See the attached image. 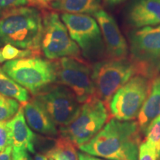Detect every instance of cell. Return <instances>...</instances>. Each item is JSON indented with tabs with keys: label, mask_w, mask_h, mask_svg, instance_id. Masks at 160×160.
<instances>
[{
	"label": "cell",
	"mask_w": 160,
	"mask_h": 160,
	"mask_svg": "<svg viewBox=\"0 0 160 160\" xmlns=\"http://www.w3.org/2000/svg\"><path fill=\"white\" fill-rule=\"evenodd\" d=\"M137 121L111 118L95 137L78 147L81 151L108 160H138L140 145Z\"/></svg>",
	"instance_id": "6da1fadb"
},
{
	"label": "cell",
	"mask_w": 160,
	"mask_h": 160,
	"mask_svg": "<svg viewBox=\"0 0 160 160\" xmlns=\"http://www.w3.org/2000/svg\"><path fill=\"white\" fill-rule=\"evenodd\" d=\"M43 13L32 6L11 10L0 17V48L11 45L21 49L41 51Z\"/></svg>",
	"instance_id": "7a4b0ae2"
},
{
	"label": "cell",
	"mask_w": 160,
	"mask_h": 160,
	"mask_svg": "<svg viewBox=\"0 0 160 160\" xmlns=\"http://www.w3.org/2000/svg\"><path fill=\"white\" fill-rule=\"evenodd\" d=\"M2 69L33 96L57 83L55 60L35 56L10 60L4 64Z\"/></svg>",
	"instance_id": "3957f363"
},
{
	"label": "cell",
	"mask_w": 160,
	"mask_h": 160,
	"mask_svg": "<svg viewBox=\"0 0 160 160\" xmlns=\"http://www.w3.org/2000/svg\"><path fill=\"white\" fill-rule=\"evenodd\" d=\"M128 37L130 59L137 75L153 79L160 72V25L137 28Z\"/></svg>",
	"instance_id": "277c9868"
},
{
	"label": "cell",
	"mask_w": 160,
	"mask_h": 160,
	"mask_svg": "<svg viewBox=\"0 0 160 160\" xmlns=\"http://www.w3.org/2000/svg\"><path fill=\"white\" fill-rule=\"evenodd\" d=\"M110 118L108 108L97 96L82 104L74 119L65 127L60 128V135L77 147L84 145L95 137Z\"/></svg>",
	"instance_id": "5b68a950"
},
{
	"label": "cell",
	"mask_w": 160,
	"mask_h": 160,
	"mask_svg": "<svg viewBox=\"0 0 160 160\" xmlns=\"http://www.w3.org/2000/svg\"><path fill=\"white\" fill-rule=\"evenodd\" d=\"M135 75L137 70L131 59L109 58L96 62L91 75L96 96L108 108L116 92Z\"/></svg>",
	"instance_id": "8992f818"
},
{
	"label": "cell",
	"mask_w": 160,
	"mask_h": 160,
	"mask_svg": "<svg viewBox=\"0 0 160 160\" xmlns=\"http://www.w3.org/2000/svg\"><path fill=\"white\" fill-rule=\"evenodd\" d=\"M69 34L87 60L100 61L106 53L101 30L91 16L63 13L60 16Z\"/></svg>",
	"instance_id": "52a82bcc"
},
{
	"label": "cell",
	"mask_w": 160,
	"mask_h": 160,
	"mask_svg": "<svg viewBox=\"0 0 160 160\" xmlns=\"http://www.w3.org/2000/svg\"><path fill=\"white\" fill-rule=\"evenodd\" d=\"M40 49L44 56L50 60L64 57L82 59L79 46L71 37L65 25L55 12L43 13Z\"/></svg>",
	"instance_id": "ba28073f"
},
{
	"label": "cell",
	"mask_w": 160,
	"mask_h": 160,
	"mask_svg": "<svg viewBox=\"0 0 160 160\" xmlns=\"http://www.w3.org/2000/svg\"><path fill=\"white\" fill-rule=\"evenodd\" d=\"M153 79L135 75L114 93L108 105L113 118L120 121H133L145 103Z\"/></svg>",
	"instance_id": "9c48e42d"
},
{
	"label": "cell",
	"mask_w": 160,
	"mask_h": 160,
	"mask_svg": "<svg viewBox=\"0 0 160 160\" xmlns=\"http://www.w3.org/2000/svg\"><path fill=\"white\" fill-rule=\"evenodd\" d=\"M57 83L68 88L80 104L96 96L92 68L82 59L64 57L55 60Z\"/></svg>",
	"instance_id": "30bf717a"
},
{
	"label": "cell",
	"mask_w": 160,
	"mask_h": 160,
	"mask_svg": "<svg viewBox=\"0 0 160 160\" xmlns=\"http://www.w3.org/2000/svg\"><path fill=\"white\" fill-rule=\"evenodd\" d=\"M57 126L65 127L77 117L82 104L68 88L60 84L49 86L33 96Z\"/></svg>",
	"instance_id": "8fae6325"
},
{
	"label": "cell",
	"mask_w": 160,
	"mask_h": 160,
	"mask_svg": "<svg viewBox=\"0 0 160 160\" xmlns=\"http://www.w3.org/2000/svg\"><path fill=\"white\" fill-rule=\"evenodd\" d=\"M94 17L101 30L108 57L111 59L127 58L128 46L115 19L102 9L98 11Z\"/></svg>",
	"instance_id": "7c38bea8"
},
{
	"label": "cell",
	"mask_w": 160,
	"mask_h": 160,
	"mask_svg": "<svg viewBox=\"0 0 160 160\" xmlns=\"http://www.w3.org/2000/svg\"><path fill=\"white\" fill-rule=\"evenodd\" d=\"M125 17L128 24L134 28L160 25V0H132Z\"/></svg>",
	"instance_id": "4fadbf2b"
},
{
	"label": "cell",
	"mask_w": 160,
	"mask_h": 160,
	"mask_svg": "<svg viewBox=\"0 0 160 160\" xmlns=\"http://www.w3.org/2000/svg\"><path fill=\"white\" fill-rule=\"evenodd\" d=\"M22 107L26 122L33 131L51 137L58 134L57 125L36 98L22 104Z\"/></svg>",
	"instance_id": "5bb4252c"
},
{
	"label": "cell",
	"mask_w": 160,
	"mask_h": 160,
	"mask_svg": "<svg viewBox=\"0 0 160 160\" xmlns=\"http://www.w3.org/2000/svg\"><path fill=\"white\" fill-rule=\"evenodd\" d=\"M9 131L13 148L25 149L31 153H35L34 141L36 135L26 122L22 105L16 115L6 122Z\"/></svg>",
	"instance_id": "9a60e30c"
},
{
	"label": "cell",
	"mask_w": 160,
	"mask_h": 160,
	"mask_svg": "<svg viewBox=\"0 0 160 160\" xmlns=\"http://www.w3.org/2000/svg\"><path fill=\"white\" fill-rule=\"evenodd\" d=\"M160 116V77L152 82L151 91L137 117L140 132L145 133L150 123Z\"/></svg>",
	"instance_id": "2e32d148"
},
{
	"label": "cell",
	"mask_w": 160,
	"mask_h": 160,
	"mask_svg": "<svg viewBox=\"0 0 160 160\" xmlns=\"http://www.w3.org/2000/svg\"><path fill=\"white\" fill-rule=\"evenodd\" d=\"M102 0H56L48 5L64 13L94 16L102 9Z\"/></svg>",
	"instance_id": "e0dca14e"
},
{
	"label": "cell",
	"mask_w": 160,
	"mask_h": 160,
	"mask_svg": "<svg viewBox=\"0 0 160 160\" xmlns=\"http://www.w3.org/2000/svg\"><path fill=\"white\" fill-rule=\"evenodd\" d=\"M0 93L5 97L13 98L21 104L30 99L29 92L11 79L0 67Z\"/></svg>",
	"instance_id": "ac0fdd59"
},
{
	"label": "cell",
	"mask_w": 160,
	"mask_h": 160,
	"mask_svg": "<svg viewBox=\"0 0 160 160\" xmlns=\"http://www.w3.org/2000/svg\"><path fill=\"white\" fill-rule=\"evenodd\" d=\"M76 148L77 146L71 140L60 135L46 156L54 160H79Z\"/></svg>",
	"instance_id": "d6986e66"
},
{
	"label": "cell",
	"mask_w": 160,
	"mask_h": 160,
	"mask_svg": "<svg viewBox=\"0 0 160 160\" xmlns=\"http://www.w3.org/2000/svg\"><path fill=\"white\" fill-rule=\"evenodd\" d=\"M145 134V142L153 149L157 160H159L160 159V116L150 123Z\"/></svg>",
	"instance_id": "ffe728a7"
},
{
	"label": "cell",
	"mask_w": 160,
	"mask_h": 160,
	"mask_svg": "<svg viewBox=\"0 0 160 160\" xmlns=\"http://www.w3.org/2000/svg\"><path fill=\"white\" fill-rule=\"evenodd\" d=\"M19 108L20 104L17 100L0 93V122L13 118Z\"/></svg>",
	"instance_id": "44dd1931"
},
{
	"label": "cell",
	"mask_w": 160,
	"mask_h": 160,
	"mask_svg": "<svg viewBox=\"0 0 160 160\" xmlns=\"http://www.w3.org/2000/svg\"><path fill=\"white\" fill-rule=\"evenodd\" d=\"M2 53L4 59L8 61L10 60H14L18 59H24V58H28L31 57L38 56L39 53L33 51L31 50L21 49L19 48L15 47L11 45H5L2 48Z\"/></svg>",
	"instance_id": "7402d4cb"
},
{
	"label": "cell",
	"mask_w": 160,
	"mask_h": 160,
	"mask_svg": "<svg viewBox=\"0 0 160 160\" xmlns=\"http://www.w3.org/2000/svg\"><path fill=\"white\" fill-rule=\"evenodd\" d=\"M39 5L35 0H0V17L5 13L17 8Z\"/></svg>",
	"instance_id": "603a6c76"
},
{
	"label": "cell",
	"mask_w": 160,
	"mask_h": 160,
	"mask_svg": "<svg viewBox=\"0 0 160 160\" xmlns=\"http://www.w3.org/2000/svg\"><path fill=\"white\" fill-rule=\"evenodd\" d=\"M138 160H157L155 151L146 142L140 144Z\"/></svg>",
	"instance_id": "cb8c5ba5"
},
{
	"label": "cell",
	"mask_w": 160,
	"mask_h": 160,
	"mask_svg": "<svg viewBox=\"0 0 160 160\" xmlns=\"http://www.w3.org/2000/svg\"><path fill=\"white\" fill-rule=\"evenodd\" d=\"M8 146L12 145L6 122H0V152L3 151Z\"/></svg>",
	"instance_id": "d4e9b609"
},
{
	"label": "cell",
	"mask_w": 160,
	"mask_h": 160,
	"mask_svg": "<svg viewBox=\"0 0 160 160\" xmlns=\"http://www.w3.org/2000/svg\"><path fill=\"white\" fill-rule=\"evenodd\" d=\"M28 151L25 149L13 148L12 150V160H33Z\"/></svg>",
	"instance_id": "484cf974"
},
{
	"label": "cell",
	"mask_w": 160,
	"mask_h": 160,
	"mask_svg": "<svg viewBox=\"0 0 160 160\" xmlns=\"http://www.w3.org/2000/svg\"><path fill=\"white\" fill-rule=\"evenodd\" d=\"M12 150L13 147L8 146L3 151L0 152V160H11Z\"/></svg>",
	"instance_id": "4316f807"
},
{
	"label": "cell",
	"mask_w": 160,
	"mask_h": 160,
	"mask_svg": "<svg viewBox=\"0 0 160 160\" xmlns=\"http://www.w3.org/2000/svg\"><path fill=\"white\" fill-rule=\"evenodd\" d=\"M78 159H79V160H108L88 154V153H84V152H79L78 153Z\"/></svg>",
	"instance_id": "83f0119b"
},
{
	"label": "cell",
	"mask_w": 160,
	"mask_h": 160,
	"mask_svg": "<svg viewBox=\"0 0 160 160\" xmlns=\"http://www.w3.org/2000/svg\"><path fill=\"white\" fill-rule=\"evenodd\" d=\"M126 0H104L105 4L110 6H114L117 5H119V4L124 2Z\"/></svg>",
	"instance_id": "f1b7e54d"
},
{
	"label": "cell",
	"mask_w": 160,
	"mask_h": 160,
	"mask_svg": "<svg viewBox=\"0 0 160 160\" xmlns=\"http://www.w3.org/2000/svg\"><path fill=\"white\" fill-rule=\"evenodd\" d=\"M39 4V5H44V6H48L51 2L56 0H35Z\"/></svg>",
	"instance_id": "f546056e"
},
{
	"label": "cell",
	"mask_w": 160,
	"mask_h": 160,
	"mask_svg": "<svg viewBox=\"0 0 160 160\" xmlns=\"http://www.w3.org/2000/svg\"><path fill=\"white\" fill-rule=\"evenodd\" d=\"M35 160H48L47 156L42 154V153H37L35 157Z\"/></svg>",
	"instance_id": "4dcf8cb0"
},
{
	"label": "cell",
	"mask_w": 160,
	"mask_h": 160,
	"mask_svg": "<svg viewBox=\"0 0 160 160\" xmlns=\"http://www.w3.org/2000/svg\"><path fill=\"white\" fill-rule=\"evenodd\" d=\"M5 61V59L3 58L2 53V48H0V64L3 63Z\"/></svg>",
	"instance_id": "1f68e13d"
},
{
	"label": "cell",
	"mask_w": 160,
	"mask_h": 160,
	"mask_svg": "<svg viewBox=\"0 0 160 160\" xmlns=\"http://www.w3.org/2000/svg\"><path fill=\"white\" fill-rule=\"evenodd\" d=\"M48 160H54L53 158H51V157H48Z\"/></svg>",
	"instance_id": "d6a6232c"
}]
</instances>
